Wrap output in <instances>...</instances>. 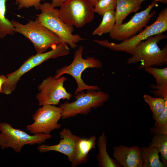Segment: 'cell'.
I'll list each match as a JSON object with an SVG mask.
<instances>
[{
  "label": "cell",
  "mask_w": 167,
  "mask_h": 167,
  "mask_svg": "<svg viewBox=\"0 0 167 167\" xmlns=\"http://www.w3.org/2000/svg\"><path fill=\"white\" fill-rule=\"evenodd\" d=\"M113 156L122 167H143L140 148L137 146H115Z\"/></svg>",
  "instance_id": "13"
},
{
  "label": "cell",
  "mask_w": 167,
  "mask_h": 167,
  "mask_svg": "<svg viewBox=\"0 0 167 167\" xmlns=\"http://www.w3.org/2000/svg\"><path fill=\"white\" fill-rule=\"evenodd\" d=\"M86 92H81L75 96L76 100L71 102L67 101L60 105L62 109L61 118L63 119L75 116L78 114L87 115L92 109L103 105L109 99V95L99 90H88Z\"/></svg>",
  "instance_id": "5"
},
{
  "label": "cell",
  "mask_w": 167,
  "mask_h": 167,
  "mask_svg": "<svg viewBox=\"0 0 167 167\" xmlns=\"http://www.w3.org/2000/svg\"><path fill=\"white\" fill-rule=\"evenodd\" d=\"M143 167H166L160 160L159 152L155 147L142 146L140 148Z\"/></svg>",
  "instance_id": "19"
},
{
  "label": "cell",
  "mask_w": 167,
  "mask_h": 167,
  "mask_svg": "<svg viewBox=\"0 0 167 167\" xmlns=\"http://www.w3.org/2000/svg\"><path fill=\"white\" fill-rule=\"evenodd\" d=\"M148 146L158 149L161 162L167 165V135H153Z\"/></svg>",
  "instance_id": "22"
},
{
  "label": "cell",
  "mask_w": 167,
  "mask_h": 167,
  "mask_svg": "<svg viewBox=\"0 0 167 167\" xmlns=\"http://www.w3.org/2000/svg\"><path fill=\"white\" fill-rule=\"evenodd\" d=\"M167 124V100L165 101L164 108L157 119L155 120V125L162 126Z\"/></svg>",
  "instance_id": "28"
},
{
  "label": "cell",
  "mask_w": 167,
  "mask_h": 167,
  "mask_svg": "<svg viewBox=\"0 0 167 167\" xmlns=\"http://www.w3.org/2000/svg\"><path fill=\"white\" fill-rule=\"evenodd\" d=\"M84 48L80 46L75 52L72 62L68 66H65L58 69L54 76L58 79L64 74H69L75 79L77 84L74 96L77 93L84 90H99L97 85H90L85 84L81 78L82 74L88 68H101L103 66L101 61L94 56L89 57L85 58L82 57V53Z\"/></svg>",
  "instance_id": "6"
},
{
  "label": "cell",
  "mask_w": 167,
  "mask_h": 167,
  "mask_svg": "<svg viewBox=\"0 0 167 167\" xmlns=\"http://www.w3.org/2000/svg\"><path fill=\"white\" fill-rule=\"evenodd\" d=\"M150 86L152 89H155L151 91L155 96L161 97L165 99L167 98V86L156 87L154 84H151Z\"/></svg>",
  "instance_id": "27"
},
{
  "label": "cell",
  "mask_w": 167,
  "mask_h": 167,
  "mask_svg": "<svg viewBox=\"0 0 167 167\" xmlns=\"http://www.w3.org/2000/svg\"><path fill=\"white\" fill-rule=\"evenodd\" d=\"M142 0L143 1L145 0ZM153 0V1H155L156 2H160L163 4H166L165 3L163 0Z\"/></svg>",
  "instance_id": "33"
},
{
  "label": "cell",
  "mask_w": 167,
  "mask_h": 167,
  "mask_svg": "<svg viewBox=\"0 0 167 167\" xmlns=\"http://www.w3.org/2000/svg\"><path fill=\"white\" fill-rule=\"evenodd\" d=\"M33 68L32 64L27 59L17 70L7 74L6 80L2 86V93L6 95L11 93L15 88L21 77Z\"/></svg>",
  "instance_id": "17"
},
{
  "label": "cell",
  "mask_w": 167,
  "mask_h": 167,
  "mask_svg": "<svg viewBox=\"0 0 167 167\" xmlns=\"http://www.w3.org/2000/svg\"><path fill=\"white\" fill-rule=\"evenodd\" d=\"M62 112L61 108L55 105L41 106L32 115L34 122L26 126V130L33 134H50L52 131L61 127V125L58 122Z\"/></svg>",
  "instance_id": "9"
},
{
  "label": "cell",
  "mask_w": 167,
  "mask_h": 167,
  "mask_svg": "<svg viewBox=\"0 0 167 167\" xmlns=\"http://www.w3.org/2000/svg\"><path fill=\"white\" fill-rule=\"evenodd\" d=\"M66 0H52L51 3L53 6L55 8L60 7Z\"/></svg>",
  "instance_id": "30"
},
{
  "label": "cell",
  "mask_w": 167,
  "mask_h": 167,
  "mask_svg": "<svg viewBox=\"0 0 167 167\" xmlns=\"http://www.w3.org/2000/svg\"><path fill=\"white\" fill-rule=\"evenodd\" d=\"M157 5V2L153 1L145 9L136 13L128 22L114 26L109 33L111 38L122 41L137 34L147 26L155 15L156 13L155 11L151 13L150 11Z\"/></svg>",
  "instance_id": "10"
},
{
  "label": "cell",
  "mask_w": 167,
  "mask_h": 167,
  "mask_svg": "<svg viewBox=\"0 0 167 167\" xmlns=\"http://www.w3.org/2000/svg\"><path fill=\"white\" fill-rule=\"evenodd\" d=\"M66 80L65 77L55 79L52 76L44 79L38 87L39 92L36 96L39 105H55L58 104L61 99L70 100L72 95L67 91L63 85Z\"/></svg>",
  "instance_id": "11"
},
{
  "label": "cell",
  "mask_w": 167,
  "mask_h": 167,
  "mask_svg": "<svg viewBox=\"0 0 167 167\" xmlns=\"http://www.w3.org/2000/svg\"><path fill=\"white\" fill-rule=\"evenodd\" d=\"M69 53L67 44L62 42L52 48L48 52L37 53L36 54L29 57L27 60L35 67L49 59L66 55L69 54Z\"/></svg>",
  "instance_id": "16"
},
{
  "label": "cell",
  "mask_w": 167,
  "mask_h": 167,
  "mask_svg": "<svg viewBox=\"0 0 167 167\" xmlns=\"http://www.w3.org/2000/svg\"><path fill=\"white\" fill-rule=\"evenodd\" d=\"M11 22L15 32L19 33L28 39L33 44L37 53L45 52L49 48H53L62 43L58 36L36 19L25 24L14 19Z\"/></svg>",
  "instance_id": "3"
},
{
  "label": "cell",
  "mask_w": 167,
  "mask_h": 167,
  "mask_svg": "<svg viewBox=\"0 0 167 167\" xmlns=\"http://www.w3.org/2000/svg\"><path fill=\"white\" fill-rule=\"evenodd\" d=\"M59 134L62 139L58 144L52 145L41 144L37 147V149L42 153L50 151L59 152L67 156L68 161L71 163L74 160L78 143L81 137L73 134L67 128H63Z\"/></svg>",
  "instance_id": "12"
},
{
  "label": "cell",
  "mask_w": 167,
  "mask_h": 167,
  "mask_svg": "<svg viewBox=\"0 0 167 167\" xmlns=\"http://www.w3.org/2000/svg\"><path fill=\"white\" fill-rule=\"evenodd\" d=\"M7 79V77L3 75H0V93H2V86Z\"/></svg>",
  "instance_id": "31"
},
{
  "label": "cell",
  "mask_w": 167,
  "mask_h": 167,
  "mask_svg": "<svg viewBox=\"0 0 167 167\" xmlns=\"http://www.w3.org/2000/svg\"><path fill=\"white\" fill-rule=\"evenodd\" d=\"M90 2L94 7L97 3L98 0H87Z\"/></svg>",
  "instance_id": "32"
},
{
  "label": "cell",
  "mask_w": 167,
  "mask_h": 167,
  "mask_svg": "<svg viewBox=\"0 0 167 167\" xmlns=\"http://www.w3.org/2000/svg\"><path fill=\"white\" fill-rule=\"evenodd\" d=\"M115 23V11L106 12L103 15L101 23L93 31L92 35L101 36L110 33L113 29Z\"/></svg>",
  "instance_id": "20"
},
{
  "label": "cell",
  "mask_w": 167,
  "mask_h": 167,
  "mask_svg": "<svg viewBox=\"0 0 167 167\" xmlns=\"http://www.w3.org/2000/svg\"><path fill=\"white\" fill-rule=\"evenodd\" d=\"M0 147L2 150L10 148L20 153L26 145L41 144L52 138L50 134L38 133L30 135L15 128L6 122H0Z\"/></svg>",
  "instance_id": "7"
},
{
  "label": "cell",
  "mask_w": 167,
  "mask_h": 167,
  "mask_svg": "<svg viewBox=\"0 0 167 167\" xmlns=\"http://www.w3.org/2000/svg\"><path fill=\"white\" fill-rule=\"evenodd\" d=\"M145 71L152 75L156 79V86L167 85V67L158 68L150 67L144 69Z\"/></svg>",
  "instance_id": "24"
},
{
  "label": "cell",
  "mask_w": 167,
  "mask_h": 167,
  "mask_svg": "<svg viewBox=\"0 0 167 167\" xmlns=\"http://www.w3.org/2000/svg\"></svg>",
  "instance_id": "35"
},
{
  "label": "cell",
  "mask_w": 167,
  "mask_h": 167,
  "mask_svg": "<svg viewBox=\"0 0 167 167\" xmlns=\"http://www.w3.org/2000/svg\"><path fill=\"white\" fill-rule=\"evenodd\" d=\"M96 137L95 135L88 139L80 138L78 143L74 160L71 163L72 167H77L87 161L89 152L96 148Z\"/></svg>",
  "instance_id": "15"
},
{
  "label": "cell",
  "mask_w": 167,
  "mask_h": 167,
  "mask_svg": "<svg viewBox=\"0 0 167 167\" xmlns=\"http://www.w3.org/2000/svg\"><path fill=\"white\" fill-rule=\"evenodd\" d=\"M8 0H0V38L4 39L15 32L11 21L6 17V2Z\"/></svg>",
  "instance_id": "21"
},
{
  "label": "cell",
  "mask_w": 167,
  "mask_h": 167,
  "mask_svg": "<svg viewBox=\"0 0 167 167\" xmlns=\"http://www.w3.org/2000/svg\"><path fill=\"white\" fill-rule=\"evenodd\" d=\"M41 0H15V2L18 5V9L28 8L34 7L36 10H39Z\"/></svg>",
  "instance_id": "26"
},
{
  "label": "cell",
  "mask_w": 167,
  "mask_h": 167,
  "mask_svg": "<svg viewBox=\"0 0 167 167\" xmlns=\"http://www.w3.org/2000/svg\"><path fill=\"white\" fill-rule=\"evenodd\" d=\"M143 97L145 101L149 106L152 113V118L156 120L162 112L167 98L154 97L146 94L144 95Z\"/></svg>",
  "instance_id": "23"
},
{
  "label": "cell",
  "mask_w": 167,
  "mask_h": 167,
  "mask_svg": "<svg viewBox=\"0 0 167 167\" xmlns=\"http://www.w3.org/2000/svg\"><path fill=\"white\" fill-rule=\"evenodd\" d=\"M165 3L166 4L167 3V0H163Z\"/></svg>",
  "instance_id": "34"
},
{
  "label": "cell",
  "mask_w": 167,
  "mask_h": 167,
  "mask_svg": "<svg viewBox=\"0 0 167 167\" xmlns=\"http://www.w3.org/2000/svg\"><path fill=\"white\" fill-rule=\"evenodd\" d=\"M152 135H167V124L162 126H157L154 125L150 128Z\"/></svg>",
  "instance_id": "29"
},
{
  "label": "cell",
  "mask_w": 167,
  "mask_h": 167,
  "mask_svg": "<svg viewBox=\"0 0 167 167\" xmlns=\"http://www.w3.org/2000/svg\"><path fill=\"white\" fill-rule=\"evenodd\" d=\"M167 38L163 33L152 36L141 41L135 47L134 54L128 58L129 64L140 62L139 70L154 66H161L167 64V45L161 49L157 43Z\"/></svg>",
  "instance_id": "1"
},
{
  "label": "cell",
  "mask_w": 167,
  "mask_h": 167,
  "mask_svg": "<svg viewBox=\"0 0 167 167\" xmlns=\"http://www.w3.org/2000/svg\"><path fill=\"white\" fill-rule=\"evenodd\" d=\"M41 13L37 15L36 19L43 25L58 36L62 42L66 43L73 49L77 47L76 43L84 39L78 34H74V27L68 25L60 18L58 9L51 3L41 4Z\"/></svg>",
  "instance_id": "2"
},
{
  "label": "cell",
  "mask_w": 167,
  "mask_h": 167,
  "mask_svg": "<svg viewBox=\"0 0 167 167\" xmlns=\"http://www.w3.org/2000/svg\"><path fill=\"white\" fill-rule=\"evenodd\" d=\"M143 2L141 0H117L115 11V23L114 26L122 24L131 13L136 12L140 10Z\"/></svg>",
  "instance_id": "14"
},
{
  "label": "cell",
  "mask_w": 167,
  "mask_h": 167,
  "mask_svg": "<svg viewBox=\"0 0 167 167\" xmlns=\"http://www.w3.org/2000/svg\"><path fill=\"white\" fill-rule=\"evenodd\" d=\"M139 33L118 43L110 42L107 40H94L93 41L103 47L115 51L124 52L132 55L136 46L141 41L152 36L163 33L167 30V8L162 9L154 22Z\"/></svg>",
  "instance_id": "4"
},
{
  "label": "cell",
  "mask_w": 167,
  "mask_h": 167,
  "mask_svg": "<svg viewBox=\"0 0 167 167\" xmlns=\"http://www.w3.org/2000/svg\"><path fill=\"white\" fill-rule=\"evenodd\" d=\"M60 7L61 19L73 27H82L94 18V7L87 0H67Z\"/></svg>",
  "instance_id": "8"
},
{
  "label": "cell",
  "mask_w": 167,
  "mask_h": 167,
  "mask_svg": "<svg viewBox=\"0 0 167 167\" xmlns=\"http://www.w3.org/2000/svg\"><path fill=\"white\" fill-rule=\"evenodd\" d=\"M107 137L105 132L99 137L97 142L99 153L96 157L99 167H122L114 159L112 158L107 151Z\"/></svg>",
  "instance_id": "18"
},
{
  "label": "cell",
  "mask_w": 167,
  "mask_h": 167,
  "mask_svg": "<svg viewBox=\"0 0 167 167\" xmlns=\"http://www.w3.org/2000/svg\"><path fill=\"white\" fill-rule=\"evenodd\" d=\"M117 0H98L96 6L94 7L95 12L103 16L106 12L115 11Z\"/></svg>",
  "instance_id": "25"
}]
</instances>
